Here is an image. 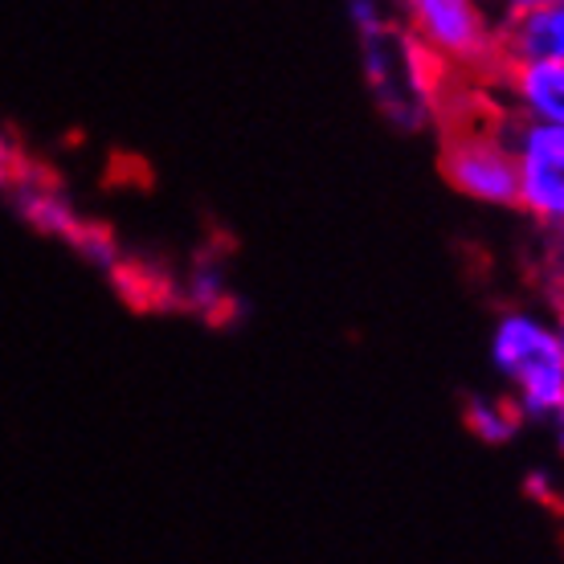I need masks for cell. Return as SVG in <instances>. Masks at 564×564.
I'll return each mask as SVG.
<instances>
[{
  "label": "cell",
  "mask_w": 564,
  "mask_h": 564,
  "mask_svg": "<svg viewBox=\"0 0 564 564\" xmlns=\"http://www.w3.org/2000/svg\"><path fill=\"white\" fill-rule=\"evenodd\" d=\"M442 176L458 197L491 209H516V152L508 140V115L466 111V95L442 119Z\"/></svg>",
  "instance_id": "2"
},
{
  "label": "cell",
  "mask_w": 564,
  "mask_h": 564,
  "mask_svg": "<svg viewBox=\"0 0 564 564\" xmlns=\"http://www.w3.org/2000/svg\"><path fill=\"white\" fill-rule=\"evenodd\" d=\"M491 4H499V0H491Z\"/></svg>",
  "instance_id": "14"
},
{
  "label": "cell",
  "mask_w": 564,
  "mask_h": 564,
  "mask_svg": "<svg viewBox=\"0 0 564 564\" xmlns=\"http://www.w3.org/2000/svg\"><path fill=\"white\" fill-rule=\"evenodd\" d=\"M508 140L516 152V209L556 234L564 226V128L508 115Z\"/></svg>",
  "instance_id": "4"
},
{
  "label": "cell",
  "mask_w": 564,
  "mask_h": 564,
  "mask_svg": "<svg viewBox=\"0 0 564 564\" xmlns=\"http://www.w3.org/2000/svg\"><path fill=\"white\" fill-rule=\"evenodd\" d=\"M495 107L511 119L564 128V62L561 57H503L482 83Z\"/></svg>",
  "instance_id": "5"
},
{
  "label": "cell",
  "mask_w": 564,
  "mask_h": 564,
  "mask_svg": "<svg viewBox=\"0 0 564 564\" xmlns=\"http://www.w3.org/2000/svg\"><path fill=\"white\" fill-rule=\"evenodd\" d=\"M549 324H552V332H556V344H561V352H564V282H552V291H549Z\"/></svg>",
  "instance_id": "10"
},
{
  "label": "cell",
  "mask_w": 564,
  "mask_h": 564,
  "mask_svg": "<svg viewBox=\"0 0 564 564\" xmlns=\"http://www.w3.org/2000/svg\"><path fill=\"white\" fill-rule=\"evenodd\" d=\"M29 176H33V160H29L9 135H0V188L13 193V188H21V184L29 181Z\"/></svg>",
  "instance_id": "9"
},
{
  "label": "cell",
  "mask_w": 564,
  "mask_h": 564,
  "mask_svg": "<svg viewBox=\"0 0 564 564\" xmlns=\"http://www.w3.org/2000/svg\"><path fill=\"white\" fill-rule=\"evenodd\" d=\"M405 33L451 62L466 83H487L499 66V17L491 0H393Z\"/></svg>",
  "instance_id": "3"
},
{
  "label": "cell",
  "mask_w": 564,
  "mask_h": 564,
  "mask_svg": "<svg viewBox=\"0 0 564 564\" xmlns=\"http://www.w3.org/2000/svg\"><path fill=\"white\" fill-rule=\"evenodd\" d=\"M499 50L503 57H561L564 62V0L499 17Z\"/></svg>",
  "instance_id": "6"
},
{
  "label": "cell",
  "mask_w": 564,
  "mask_h": 564,
  "mask_svg": "<svg viewBox=\"0 0 564 564\" xmlns=\"http://www.w3.org/2000/svg\"><path fill=\"white\" fill-rule=\"evenodd\" d=\"M491 368L523 422H552L564 405V352L549 315L503 311L491 327Z\"/></svg>",
  "instance_id": "1"
},
{
  "label": "cell",
  "mask_w": 564,
  "mask_h": 564,
  "mask_svg": "<svg viewBox=\"0 0 564 564\" xmlns=\"http://www.w3.org/2000/svg\"><path fill=\"white\" fill-rule=\"evenodd\" d=\"M540 4H552V0H499L503 13H523V9H540Z\"/></svg>",
  "instance_id": "11"
},
{
  "label": "cell",
  "mask_w": 564,
  "mask_h": 564,
  "mask_svg": "<svg viewBox=\"0 0 564 564\" xmlns=\"http://www.w3.org/2000/svg\"><path fill=\"white\" fill-rule=\"evenodd\" d=\"M523 413L516 410V401L508 393H479L466 401V430L487 442V446H508L511 437L520 434Z\"/></svg>",
  "instance_id": "7"
},
{
  "label": "cell",
  "mask_w": 564,
  "mask_h": 564,
  "mask_svg": "<svg viewBox=\"0 0 564 564\" xmlns=\"http://www.w3.org/2000/svg\"><path fill=\"white\" fill-rule=\"evenodd\" d=\"M552 425H556V442H561V451H564V405L552 413Z\"/></svg>",
  "instance_id": "12"
},
{
  "label": "cell",
  "mask_w": 564,
  "mask_h": 564,
  "mask_svg": "<svg viewBox=\"0 0 564 564\" xmlns=\"http://www.w3.org/2000/svg\"><path fill=\"white\" fill-rule=\"evenodd\" d=\"M549 238H552V241H556V246H561V258H564V226H561V229H556V234H549Z\"/></svg>",
  "instance_id": "13"
},
{
  "label": "cell",
  "mask_w": 564,
  "mask_h": 564,
  "mask_svg": "<svg viewBox=\"0 0 564 564\" xmlns=\"http://www.w3.org/2000/svg\"><path fill=\"white\" fill-rule=\"evenodd\" d=\"M188 299L197 303L200 311H217V303L226 299V282H221V274L209 267V262H197V270H193V279H188Z\"/></svg>",
  "instance_id": "8"
}]
</instances>
